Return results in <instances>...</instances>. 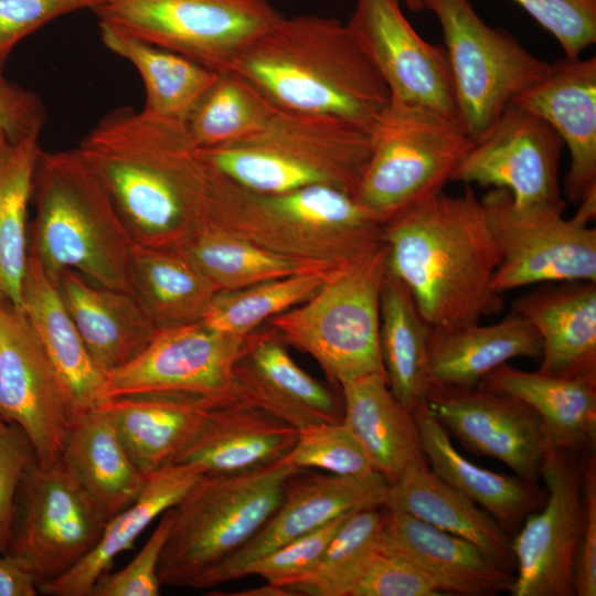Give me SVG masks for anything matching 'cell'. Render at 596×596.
<instances>
[{
  "instance_id": "cell-1",
  "label": "cell",
  "mask_w": 596,
  "mask_h": 596,
  "mask_svg": "<svg viewBox=\"0 0 596 596\" xmlns=\"http://www.w3.org/2000/svg\"><path fill=\"white\" fill-rule=\"evenodd\" d=\"M76 149L137 245L179 249L184 244L204 211L213 174L184 121L118 107Z\"/></svg>"
},
{
  "instance_id": "cell-2",
  "label": "cell",
  "mask_w": 596,
  "mask_h": 596,
  "mask_svg": "<svg viewBox=\"0 0 596 596\" xmlns=\"http://www.w3.org/2000/svg\"><path fill=\"white\" fill-rule=\"evenodd\" d=\"M382 234L389 273L407 287L430 327L476 323L502 311L492 286L499 255L470 185L407 209Z\"/></svg>"
},
{
  "instance_id": "cell-3",
  "label": "cell",
  "mask_w": 596,
  "mask_h": 596,
  "mask_svg": "<svg viewBox=\"0 0 596 596\" xmlns=\"http://www.w3.org/2000/svg\"><path fill=\"white\" fill-rule=\"evenodd\" d=\"M230 70L277 108L338 118L370 132L391 104L385 81L336 18L283 17Z\"/></svg>"
},
{
  "instance_id": "cell-4",
  "label": "cell",
  "mask_w": 596,
  "mask_h": 596,
  "mask_svg": "<svg viewBox=\"0 0 596 596\" xmlns=\"http://www.w3.org/2000/svg\"><path fill=\"white\" fill-rule=\"evenodd\" d=\"M31 203L29 252L54 281L63 269H73L97 285L130 292L136 243L76 148L41 150Z\"/></svg>"
},
{
  "instance_id": "cell-5",
  "label": "cell",
  "mask_w": 596,
  "mask_h": 596,
  "mask_svg": "<svg viewBox=\"0 0 596 596\" xmlns=\"http://www.w3.org/2000/svg\"><path fill=\"white\" fill-rule=\"evenodd\" d=\"M373 132L338 118L277 108L257 134L200 150L222 175L258 194L329 184L354 196Z\"/></svg>"
},
{
  "instance_id": "cell-6",
  "label": "cell",
  "mask_w": 596,
  "mask_h": 596,
  "mask_svg": "<svg viewBox=\"0 0 596 596\" xmlns=\"http://www.w3.org/2000/svg\"><path fill=\"white\" fill-rule=\"evenodd\" d=\"M296 468L286 457L234 475H203L172 507L162 549L160 585L193 587L246 544L278 507Z\"/></svg>"
},
{
  "instance_id": "cell-7",
  "label": "cell",
  "mask_w": 596,
  "mask_h": 596,
  "mask_svg": "<svg viewBox=\"0 0 596 596\" xmlns=\"http://www.w3.org/2000/svg\"><path fill=\"white\" fill-rule=\"evenodd\" d=\"M386 275L383 243L344 260L305 305L273 322L339 385L373 373L386 376L380 348V301Z\"/></svg>"
},
{
  "instance_id": "cell-8",
  "label": "cell",
  "mask_w": 596,
  "mask_h": 596,
  "mask_svg": "<svg viewBox=\"0 0 596 596\" xmlns=\"http://www.w3.org/2000/svg\"><path fill=\"white\" fill-rule=\"evenodd\" d=\"M472 142L458 119L391 100L354 199L387 222L441 192Z\"/></svg>"
},
{
  "instance_id": "cell-9",
  "label": "cell",
  "mask_w": 596,
  "mask_h": 596,
  "mask_svg": "<svg viewBox=\"0 0 596 596\" xmlns=\"http://www.w3.org/2000/svg\"><path fill=\"white\" fill-rule=\"evenodd\" d=\"M443 29L457 117L472 140L483 135L518 96L541 81L550 64L512 34L488 25L469 0H422Z\"/></svg>"
},
{
  "instance_id": "cell-10",
  "label": "cell",
  "mask_w": 596,
  "mask_h": 596,
  "mask_svg": "<svg viewBox=\"0 0 596 596\" xmlns=\"http://www.w3.org/2000/svg\"><path fill=\"white\" fill-rule=\"evenodd\" d=\"M92 11L98 23L217 73L284 17L269 0H104Z\"/></svg>"
},
{
  "instance_id": "cell-11",
  "label": "cell",
  "mask_w": 596,
  "mask_h": 596,
  "mask_svg": "<svg viewBox=\"0 0 596 596\" xmlns=\"http://www.w3.org/2000/svg\"><path fill=\"white\" fill-rule=\"evenodd\" d=\"M499 264L492 286L502 294L519 287L570 280L596 281V230L563 216L566 202L518 204L507 189L481 199Z\"/></svg>"
},
{
  "instance_id": "cell-12",
  "label": "cell",
  "mask_w": 596,
  "mask_h": 596,
  "mask_svg": "<svg viewBox=\"0 0 596 596\" xmlns=\"http://www.w3.org/2000/svg\"><path fill=\"white\" fill-rule=\"evenodd\" d=\"M105 513L62 460L35 461L19 486L7 553L38 582L58 578L99 541Z\"/></svg>"
},
{
  "instance_id": "cell-13",
  "label": "cell",
  "mask_w": 596,
  "mask_h": 596,
  "mask_svg": "<svg viewBox=\"0 0 596 596\" xmlns=\"http://www.w3.org/2000/svg\"><path fill=\"white\" fill-rule=\"evenodd\" d=\"M543 505L512 536V596H575L573 568L585 521L583 457L551 448L541 468Z\"/></svg>"
},
{
  "instance_id": "cell-14",
  "label": "cell",
  "mask_w": 596,
  "mask_h": 596,
  "mask_svg": "<svg viewBox=\"0 0 596 596\" xmlns=\"http://www.w3.org/2000/svg\"><path fill=\"white\" fill-rule=\"evenodd\" d=\"M0 416L19 425L38 461L61 459L76 417L68 391L23 310L0 307Z\"/></svg>"
},
{
  "instance_id": "cell-15",
  "label": "cell",
  "mask_w": 596,
  "mask_h": 596,
  "mask_svg": "<svg viewBox=\"0 0 596 596\" xmlns=\"http://www.w3.org/2000/svg\"><path fill=\"white\" fill-rule=\"evenodd\" d=\"M241 337L203 320L160 329L132 361L106 374V398L147 392L191 393L224 403L238 401L232 371Z\"/></svg>"
},
{
  "instance_id": "cell-16",
  "label": "cell",
  "mask_w": 596,
  "mask_h": 596,
  "mask_svg": "<svg viewBox=\"0 0 596 596\" xmlns=\"http://www.w3.org/2000/svg\"><path fill=\"white\" fill-rule=\"evenodd\" d=\"M347 25L385 81L391 100L458 119L447 51L415 31L400 0H356Z\"/></svg>"
},
{
  "instance_id": "cell-17",
  "label": "cell",
  "mask_w": 596,
  "mask_h": 596,
  "mask_svg": "<svg viewBox=\"0 0 596 596\" xmlns=\"http://www.w3.org/2000/svg\"><path fill=\"white\" fill-rule=\"evenodd\" d=\"M564 142L541 117L511 103L465 153L450 181L507 189L518 204L561 200Z\"/></svg>"
},
{
  "instance_id": "cell-18",
  "label": "cell",
  "mask_w": 596,
  "mask_h": 596,
  "mask_svg": "<svg viewBox=\"0 0 596 596\" xmlns=\"http://www.w3.org/2000/svg\"><path fill=\"white\" fill-rule=\"evenodd\" d=\"M389 482L380 472L365 476L292 473L283 498L258 532L225 562L204 575L195 588L242 577L244 568L265 554L352 512L383 507Z\"/></svg>"
},
{
  "instance_id": "cell-19",
  "label": "cell",
  "mask_w": 596,
  "mask_h": 596,
  "mask_svg": "<svg viewBox=\"0 0 596 596\" xmlns=\"http://www.w3.org/2000/svg\"><path fill=\"white\" fill-rule=\"evenodd\" d=\"M428 407L466 448L505 464L515 476L538 482L554 448L540 416L520 400L479 386L437 387Z\"/></svg>"
},
{
  "instance_id": "cell-20",
  "label": "cell",
  "mask_w": 596,
  "mask_h": 596,
  "mask_svg": "<svg viewBox=\"0 0 596 596\" xmlns=\"http://www.w3.org/2000/svg\"><path fill=\"white\" fill-rule=\"evenodd\" d=\"M513 103L545 120L571 156L567 199L579 203L596 192V58L550 64L544 77Z\"/></svg>"
},
{
  "instance_id": "cell-21",
  "label": "cell",
  "mask_w": 596,
  "mask_h": 596,
  "mask_svg": "<svg viewBox=\"0 0 596 596\" xmlns=\"http://www.w3.org/2000/svg\"><path fill=\"white\" fill-rule=\"evenodd\" d=\"M385 511L382 551L411 562L441 595L494 596L512 590L515 573L473 543L405 513Z\"/></svg>"
},
{
  "instance_id": "cell-22",
  "label": "cell",
  "mask_w": 596,
  "mask_h": 596,
  "mask_svg": "<svg viewBox=\"0 0 596 596\" xmlns=\"http://www.w3.org/2000/svg\"><path fill=\"white\" fill-rule=\"evenodd\" d=\"M299 430L285 421L240 401L213 408L194 439L170 464L198 468L203 475H234L285 459Z\"/></svg>"
},
{
  "instance_id": "cell-23",
  "label": "cell",
  "mask_w": 596,
  "mask_h": 596,
  "mask_svg": "<svg viewBox=\"0 0 596 596\" xmlns=\"http://www.w3.org/2000/svg\"><path fill=\"white\" fill-rule=\"evenodd\" d=\"M221 404L191 393L147 392L110 397L104 406L128 456L148 477L170 464Z\"/></svg>"
},
{
  "instance_id": "cell-24",
  "label": "cell",
  "mask_w": 596,
  "mask_h": 596,
  "mask_svg": "<svg viewBox=\"0 0 596 596\" xmlns=\"http://www.w3.org/2000/svg\"><path fill=\"white\" fill-rule=\"evenodd\" d=\"M232 385L240 402L263 409L299 432L343 421V402L272 340L256 343L246 356L241 351L233 366Z\"/></svg>"
},
{
  "instance_id": "cell-25",
  "label": "cell",
  "mask_w": 596,
  "mask_h": 596,
  "mask_svg": "<svg viewBox=\"0 0 596 596\" xmlns=\"http://www.w3.org/2000/svg\"><path fill=\"white\" fill-rule=\"evenodd\" d=\"M55 284L89 355L105 376L137 358L159 331L128 291L97 285L73 269H63Z\"/></svg>"
},
{
  "instance_id": "cell-26",
  "label": "cell",
  "mask_w": 596,
  "mask_h": 596,
  "mask_svg": "<svg viewBox=\"0 0 596 596\" xmlns=\"http://www.w3.org/2000/svg\"><path fill=\"white\" fill-rule=\"evenodd\" d=\"M546 283L520 296L512 311L538 330L539 372L556 376L596 373V281Z\"/></svg>"
},
{
  "instance_id": "cell-27",
  "label": "cell",
  "mask_w": 596,
  "mask_h": 596,
  "mask_svg": "<svg viewBox=\"0 0 596 596\" xmlns=\"http://www.w3.org/2000/svg\"><path fill=\"white\" fill-rule=\"evenodd\" d=\"M477 386L530 406L542 419L554 448L578 457L595 453L596 373L556 376L522 371L507 362Z\"/></svg>"
},
{
  "instance_id": "cell-28",
  "label": "cell",
  "mask_w": 596,
  "mask_h": 596,
  "mask_svg": "<svg viewBox=\"0 0 596 596\" xmlns=\"http://www.w3.org/2000/svg\"><path fill=\"white\" fill-rule=\"evenodd\" d=\"M21 307L71 396L76 416L104 404L106 376L95 365L55 281L29 252Z\"/></svg>"
},
{
  "instance_id": "cell-29",
  "label": "cell",
  "mask_w": 596,
  "mask_h": 596,
  "mask_svg": "<svg viewBox=\"0 0 596 596\" xmlns=\"http://www.w3.org/2000/svg\"><path fill=\"white\" fill-rule=\"evenodd\" d=\"M541 355L538 330L514 311L487 326L432 327L428 339L429 368L437 387H473L513 358L540 360Z\"/></svg>"
},
{
  "instance_id": "cell-30",
  "label": "cell",
  "mask_w": 596,
  "mask_h": 596,
  "mask_svg": "<svg viewBox=\"0 0 596 596\" xmlns=\"http://www.w3.org/2000/svg\"><path fill=\"white\" fill-rule=\"evenodd\" d=\"M467 540L515 573L512 536L469 497L436 476L429 465H414L389 485L383 505Z\"/></svg>"
},
{
  "instance_id": "cell-31",
  "label": "cell",
  "mask_w": 596,
  "mask_h": 596,
  "mask_svg": "<svg viewBox=\"0 0 596 596\" xmlns=\"http://www.w3.org/2000/svg\"><path fill=\"white\" fill-rule=\"evenodd\" d=\"M202 476L198 468L183 464H167L149 475L137 499L106 522L95 547L67 573L40 585L39 593L89 596L115 558L131 550L149 524L174 507Z\"/></svg>"
},
{
  "instance_id": "cell-32",
  "label": "cell",
  "mask_w": 596,
  "mask_h": 596,
  "mask_svg": "<svg viewBox=\"0 0 596 596\" xmlns=\"http://www.w3.org/2000/svg\"><path fill=\"white\" fill-rule=\"evenodd\" d=\"M430 470L487 511L511 536L539 510L546 493L538 482L482 468L464 457L428 406L413 413Z\"/></svg>"
},
{
  "instance_id": "cell-33",
  "label": "cell",
  "mask_w": 596,
  "mask_h": 596,
  "mask_svg": "<svg viewBox=\"0 0 596 596\" xmlns=\"http://www.w3.org/2000/svg\"><path fill=\"white\" fill-rule=\"evenodd\" d=\"M340 386L342 422L389 485L409 467L428 464L414 415L395 398L385 375L368 374Z\"/></svg>"
},
{
  "instance_id": "cell-34",
  "label": "cell",
  "mask_w": 596,
  "mask_h": 596,
  "mask_svg": "<svg viewBox=\"0 0 596 596\" xmlns=\"http://www.w3.org/2000/svg\"><path fill=\"white\" fill-rule=\"evenodd\" d=\"M61 458L108 520L132 503L147 481L104 404L75 417Z\"/></svg>"
},
{
  "instance_id": "cell-35",
  "label": "cell",
  "mask_w": 596,
  "mask_h": 596,
  "mask_svg": "<svg viewBox=\"0 0 596 596\" xmlns=\"http://www.w3.org/2000/svg\"><path fill=\"white\" fill-rule=\"evenodd\" d=\"M380 348L389 387L412 414L437 389L429 368V323L409 290L387 270L380 301Z\"/></svg>"
},
{
  "instance_id": "cell-36",
  "label": "cell",
  "mask_w": 596,
  "mask_h": 596,
  "mask_svg": "<svg viewBox=\"0 0 596 596\" xmlns=\"http://www.w3.org/2000/svg\"><path fill=\"white\" fill-rule=\"evenodd\" d=\"M130 292L160 329L201 321L213 283L179 249L135 244L129 265Z\"/></svg>"
},
{
  "instance_id": "cell-37",
  "label": "cell",
  "mask_w": 596,
  "mask_h": 596,
  "mask_svg": "<svg viewBox=\"0 0 596 596\" xmlns=\"http://www.w3.org/2000/svg\"><path fill=\"white\" fill-rule=\"evenodd\" d=\"M103 44L129 62L139 73L145 87L141 109L167 119L184 121L217 78L212 71L181 54L153 45L98 23Z\"/></svg>"
},
{
  "instance_id": "cell-38",
  "label": "cell",
  "mask_w": 596,
  "mask_h": 596,
  "mask_svg": "<svg viewBox=\"0 0 596 596\" xmlns=\"http://www.w3.org/2000/svg\"><path fill=\"white\" fill-rule=\"evenodd\" d=\"M41 150L40 136L19 142L0 137V287L3 299L21 310L29 256L28 210Z\"/></svg>"
},
{
  "instance_id": "cell-39",
  "label": "cell",
  "mask_w": 596,
  "mask_h": 596,
  "mask_svg": "<svg viewBox=\"0 0 596 596\" xmlns=\"http://www.w3.org/2000/svg\"><path fill=\"white\" fill-rule=\"evenodd\" d=\"M276 107L236 72H221L185 119L200 150L244 140L260 131Z\"/></svg>"
},
{
  "instance_id": "cell-40",
  "label": "cell",
  "mask_w": 596,
  "mask_h": 596,
  "mask_svg": "<svg viewBox=\"0 0 596 596\" xmlns=\"http://www.w3.org/2000/svg\"><path fill=\"white\" fill-rule=\"evenodd\" d=\"M384 507L351 514L330 541L315 571L290 588L295 595L351 596L382 547Z\"/></svg>"
},
{
  "instance_id": "cell-41",
  "label": "cell",
  "mask_w": 596,
  "mask_h": 596,
  "mask_svg": "<svg viewBox=\"0 0 596 596\" xmlns=\"http://www.w3.org/2000/svg\"><path fill=\"white\" fill-rule=\"evenodd\" d=\"M213 283L224 286L246 285L277 279L304 269L297 262L234 241L203 214L179 248Z\"/></svg>"
},
{
  "instance_id": "cell-42",
  "label": "cell",
  "mask_w": 596,
  "mask_h": 596,
  "mask_svg": "<svg viewBox=\"0 0 596 596\" xmlns=\"http://www.w3.org/2000/svg\"><path fill=\"white\" fill-rule=\"evenodd\" d=\"M253 193L258 210L267 216L380 243L381 223L337 187L310 184L279 194Z\"/></svg>"
},
{
  "instance_id": "cell-43",
  "label": "cell",
  "mask_w": 596,
  "mask_h": 596,
  "mask_svg": "<svg viewBox=\"0 0 596 596\" xmlns=\"http://www.w3.org/2000/svg\"><path fill=\"white\" fill-rule=\"evenodd\" d=\"M330 274L326 277L322 273L304 272L251 290L212 298L202 320L216 331L241 337L265 318L311 297Z\"/></svg>"
},
{
  "instance_id": "cell-44",
  "label": "cell",
  "mask_w": 596,
  "mask_h": 596,
  "mask_svg": "<svg viewBox=\"0 0 596 596\" xmlns=\"http://www.w3.org/2000/svg\"><path fill=\"white\" fill-rule=\"evenodd\" d=\"M287 458L298 469L318 468L339 476H365L375 471L363 447L343 422L300 430Z\"/></svg>"
},
{
  "instance_id": "cell-45",
  "label": "cell",
  "mask_w": 596,
  "mask_h": 596,
  "mask_svg": "<svg viewBox=\"0 0 596 596\" xmlns=\"http://www.w3.org/2000/svg\"><path fill=\"white\" fill-rule=\"evenodd\" d=\"M353 513L341 515L255 560L244 568L242 577L258 575L266 583L290 589L315 571L332 538Z\"/></svg>"
},
{
  "instance_id": "cell-46",
  "label": "cell",
  "mask_w": 596,
  "mask_h": 596,
  "mask_svg": "<svg viewBox=\"0 0 596 596\" xmlns=\"http://www.w3.org/2000/svg\"><path fill=\"white\" fill-rule=\"evenodd\" d=\"M576 58L596 41V0H514Z\"/></svg>"
},
{
  "instance_id": "cell-47",
  "label": "cell",
  "mask_w": 596,
  "mask_h": 596,
  "mask_svg": "<svg viewBox=\"0 0 596 596\" xmlns=\"http://www.w3.org/2000/svg\"><path fill=\"white\" fill-rule=\"evenodd\" d=\"M173 520L166 510L137 555L120 571L100 576L89 596H157L160 594L158 564Z\"/></svg>"
},
{
  "instance_id": "cell-48",
  "label": "cell",
  "mask_w": 596,
  "mask_h": 596,
  "mask_svg": "<svg viewBox=\"0 0 596 596\" xmlns=\"http://www.w3.org/2000/svg\"><path fill=\"white\" fill-rule=\"evenodd\" d=\"M104 0H0V72L15 49L30 34L51 21Z\"/></svg>"
},
{
  "instance_id": "cell-49",
  "label": "cell",
  "mask_w": 596,
  "mask_h": 596,
  "mask_svg": "<svg viewBox=\"0 0 596 596\" xmlns=\"http://www.w3.org/2000/svg\"><path fill=\"white\" fill-rule=\"evenodd\" d=\"M35 461L34 447L23 429L0 416V555L8 551L19 486Z\"/></svg>"
},
{
  "instance_id": "cell-50",
  "label": "cell",
  "mask_w": 596,
  "mask_h": 596,
  "mask_svg": "<svg viewBox=\"0 0 596 596\" xmlns=\"http://www.w3.org/2000/svg\"><path fill=\"white\" fill-rule=\"evenodd\" d=\"M351 596H441V594L411 562L381 549L353 588Z\"/></svg>"
},
{
  "instance_id": "cell-51",
  "label": "cell",
  "mask_w": 596,
  "mask_h": 596,
  "mask_svg": "<svg viewBox=\"0 0 596 596\" xmlns=\"http://www.w3.org/2000/svg\"><path fill=\"white\" fill-rule=\"evenodd\" d=\"M46 119L47 111L41 97L0 72V137L19 142L41 136Z\"/></svg>"
},
{
  "instance_id": "cell-52",
  "label": "cell",
  "mask_w": 596,
  "mask_h": 596,
  "mask_svg": "<svg viewBox=\"0 0 596 596\" xmlns=\"http://www.w3.org/2000/svg\"><path fill=\"white\" fill-rule=\"evenodd\" d=\"M583 457L585 521L573 568L575 596L596 595V460Z\"/></svg>"
},
{
  "instance_id": "cell-53",
  "label": "cell",
  "mask_w": 596,
  "mask_h": 596,
  "mask_svg": "<svg viewBox=\"0 0 596 596\" xmlns=\"http://www.w3.org/2000/svg\"><path fill=\"white\" fill-rule=\"evenodd\" d=\"M38 582L10 554L0 555V596H35Z\"/></svg>"
},
{
  "instance_id": "cell-54",
  "label": "cell",
  "mask_w": 596,
  "mask_h": 596,
  "mask_svg": "<svg viewBox=\"0 0 596 596\" xmlns=\"http://www.w3.org/2000/svg\"><path fill=\"white\" fill-rule=\"evenodd\" d=\"M225 595H232V596H292L295 595L294 592H291L288 588H284L280 586H276L269 583H266L263 586L253 587L248 589H244L237 593H231Z\"/></svg>"
},
{
  "instance_id": "cell-55",
  "label": "cell",
  "mask_w": 596,
  "mask_h": 596,
  "mask_svg": "<svg viewBox=\"0 0 596 596\" xmlns=\"http://www.w3.org/2000/svg\"><path fill=\"white\" fill-rule=\"evenodd\" d=\"M407 8L412 11L418 12L424 9L422 0H404Z\"/></svg>"
},
{
  "instance_id": "cell-56",
  "label": "cell",
  "mask_w": 596,
  "mask_h": 596,
  "mask_svg": "<svg viewBox=\"0 0 596 596\" xmlns=\"http://www.w3.org/2000/svg\"><path fill=\"white\" fill-rule=\"evenodd\" d=\"M2 302H3V297H2V294H1V287H0V307H1Z\"/></svg>"
}]
</instances>
